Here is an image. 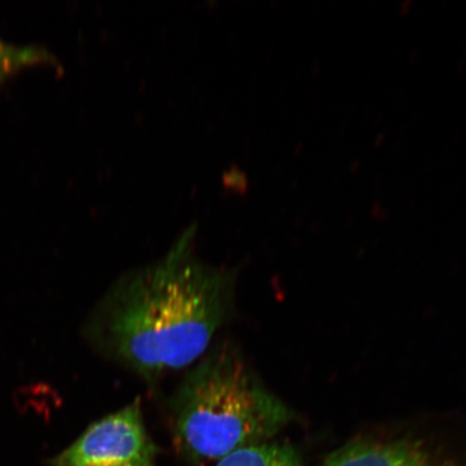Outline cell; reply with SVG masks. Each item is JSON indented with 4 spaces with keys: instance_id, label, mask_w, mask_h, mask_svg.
<instances>
[{
    "instance_id": "obj_5",
    "label": "cell",
    "mask_w": 466,
    "mask_h": 466,
    "mask_svg": "<svg viewBox=\"0 0 466 466\" xmlns=\"http://www.w3.org/2000/svg\"><path fill=\"white\" fill-rule=\"evenodd\" d=\"M217 466H306L293 447L266 441L242 448L219 460Z\"/></svg>"
},
{
    "instance_id": "obj_2",
    "label": "cell",
    "mask_w": 466,
    "mask_h": 466,
    "mask_svg": "<svg viewBox=\"0 0 466 466\" xmlns=\"http://www.w3.org/2000/svg\"><path fill=\"white\" fill-rule=\"evenodd\" d=\"M175 444L194 461H217L269 441L294 412L261 382L241 349L221 341L208 349L171 396Z\"/></svg>"
},
{
    "instance_id": "obj_3",
    "label": "cell",
    "mask_w": 466,
    "mask_h": 466,
    "mask_svg": "<svg viewBox=\"0 0 466 466\" xmlns=\"http://www.w3.org/2000/svg\"><path fill=\"white\" fill-rule=\"evenodd\" d=\"M157 447L146 429L141 400L92 423L52 466H156Z\"/></svg>"
},
{
    "instance_id": "obj_4",
    "label": "cell",
    "mask_w": 466,
    "mask_h": 466,
    "mask_svg": "<svg viewBox=\"0 0 466 466\" xmlns=\"http://www.w3.org/2000/svg\"><path fill=\"white\" fill-rule=\"evenodd\" d=\"M326 466H459L410 441H358L337 451Z\"/></svg>"
},
{
    "instance_id": "obj_1",
    "label": "cell",
    "mask_w": 466,
    "mask_h": 466,
    "mask_svg": "<svg viewBox=\"0 0 466 466\" xmlns=\"http://www.w3.org/2000/svg\"><path fill=\"white\" fill-rule=\"evenodd\" d=\"M195 233L116 279L85 326L97 353L146 382L198 362L232 316L236 276L198 258Z\"/></svg>"
},
{
    "instance_id": "obj_6",
    "label": "cell",
    "mask_w": 466,
    "mask_h": 466,
    "mask_svg": "<svg viewBox=\"0 0 466 466\" xmlns=\"http://www.w3.org/2000/svg\"><path fill=\"white\" fill-rule=\"evenodd\" d=\"M54 55L39 46H16L0 38V84L21 68L38 64H55Z\"/></svg>"
}]
</instances>
